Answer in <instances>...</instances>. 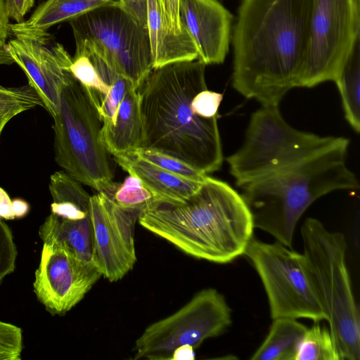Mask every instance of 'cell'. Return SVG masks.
<instances>
[{
	"instance_id": "cell-40",
	"label": "cell",
	"mask_w": 360,
	"mask_h": 360,
	"mask_svg": "<svg viewBox=\"0 0 360 360\" xmlns=\"http://www.w3.org/2000/svg\"><path fill=\"white\" fill-rule=\"evenodd\" d=\"M14 60L11 56L6 43L0 39V65H11Z\"/></svg>"
},
{
	"instance_id": "cell-8",
	"label": "cell",
	"mask_w": 360,
	"mask_h": 360,
	"mask_svg": "<svg viewBox=\"0 0 360 360\" xmlns=\"http://www.w3.org/2000/svg\"><path fill=\"white\" fill-rule=\"evenodd\" d=\"M75 52L93 53L138 91L153 70L147 25L127 13L117 0L69 21Z\"/></svg>"
},
{
	"instance_id": "cell-36",
	"label": "cell",
	"mask_w": 360,
	"mask_h": 360,
	"mask_svg": "<svg viewBox=\"0 0 360 360\" xmlns=\"http://www.w3.org/2000/svg\"><path fill=\"white\" fill-rule=\"evenodd\" d=\"M0 217L6 220H13L15 216L13 212L12 200L6 191L0 187Z\"/></svg>"
},
{
	"instance_id": "cell-42",
	"label": "cell",
	"mask_w": 360,
	"mask_h": 360,
	"mask_svg": "<svg viewBox=\"0 0 360 360\" xmlns=\"http://www.w3.org/2000/svg\"><path fill=\"white\" fill-rule=\"evenodd\" d=\"M354 1V3L355 4V5L360 8V0H353Z\"/></svg>"
},
{
	"instance_id": "cell-30",
	"label": "cell",
	"mask_w": 360,
	"mask_h": 360,
	"mask_svg": "<svg viewBox=\"0 0 360 360\" xmlns=\"http://www.w3.org/2000/svg\"><path fill=\"white\" fill-rule=\"evenodd\" d=\"M23 348L22 328L0 320V360H20Z\"/></svg>"
},
{
	"instance_id": "cell-2",
	"label": "cell",
	"mask_w": 360,
	"mask_h": 360,
	"mask_svg": "<svg viewBox=\"0 0 360 360\" xmlns=\"http://www.w3.org/2000/svg\"><path fill=\"white\" fill-rule=\"evenodd\" d=\"M205 66L197 59L154 68L138 91L140 148L175 158L207 174L220 169L224 157L217 116L199 117L191 107L193 97L207 89Z\"/></svg>"
},
{
	"instance_id": "cell-15",
	"label": "cell",
	"mask_w": 360,
	"mask_h": 360,
	"mask_svg": "<svg viewBox=\"0 0 360 360\" xmlns=\"http://www.w3.org/2000/svg\"><path fill=\"white\" fill-rule=\"evenodd\" d=\"M179 20L193 39L198 60L222 63L231 39L232 14L218 0H179Z\"/></svg>"
},
{
	"instance_id": "cell-38",
	"label": "cell",
	"mask_w": 360,
	"mask_h": 360,
	"mask_svg": "<svg viewBox=\"0 0 360 360\" xmlns=\"http://www.w3.org/2000/svg\"><path fill=\"white\" fill-rule=\"evenodd\" d=\"M195 349L188 345L178 347L172 353L171 360H193Z\"/></svg>"
},
{
	"instance_id": "cell-11",
	"label": "cell",
	"mask_w": 360,
	"mask_h": 360,
	"mask_svg": "<svg viewBox=\"0 0 360 360\" xmlns=\"http://www.w3.org/2000/svg\"><path fill=\"white\" fill-rule=\"evenodd\" d=\"M360 37V8L353 0H313L305 61L296 87L333 81Z\"/></svg>"
},
{
	"instance_id": "cell-4",
	"label": "cell",
	"mask_w": 360,
	"mask_h": 360,
	"mask_svg": "<svg viewBox=\"0 0 360 360\" xmlns=\"http://www.w3.org/2000/svg\"><path fill=\"white\" fill-rule=\"evenodd\" d=\"M349 140L337 136L328 146L276 173L243 186L241 196L255 229L292 248L297 223L316 200L339 190L359 187L347 165Z\"/></svg>"
},
{
	"instance_id": "cell-41",
	"label": "cell",
	"mask_w": 360,
	"mask_h": 360,
	"mask_svg": "<svg viewBox=\"0 0 360 360\" xmlns=\"http://www.w3.org/2000/svg\"><path fill=\"white\" fill-rule=\"evenodd\" d=\"M13 115H6L0 117V136L2 131L7 124V123L13 117Z\"/></svg>"
},
{
	"instance_id": "cell-37",
	"label": "cell",
	"mask_w": 360,
	"mask_h": 360,
	"mask_svg": "<svg viewBox=\"0 0 360 360\" xmlns=\"http://www.w3.org/2000/svg\"><path fill=\"white\" fill-rule=\"evenodd\" d=\"M9 20L5 1L0 0V39L6 44L8 35L11 34Z\"/></svg>"
},
{
	"instance_id": "cell-35",
	"label": "cell",
	"mask_w": 360,
	"mask_h": 360,
	"mask_svg": "<svg viewBox=\"0 0 360 360\" xmlns=\"http://www.w3.org/2000/svg\"><path fill=\"white\" fill-rule=\"evenodd\" d=\"M163 4L170 30L174 34H181L184 28L179 20V0H163Z\"/></svg>"
},
{
	"instance_id": "cell-1",
	"label": "cell",
	"mask_w": 360,
	"mask_h": 360,
	"mask_svg": "<svg viewBox=\"0 0 360 360\" xmlns=\"http://www.w3.org/2000/svg\"><path fill=\"white\" fill-rule=\"evenodd\" d=\"M313 0H243L231 35L232 85L261 105L296 87L306 59Z\"/></svg>"
},
{
	"instance_id": "cell-21",
	"label": "cell",
	"mask_w": 360,
	"mask_h": 360,
	"mask_svg": "<svg viewBox=\"0 0 360 360\" xmlns=\"http://www.w3.org/2000/svg\"><path fill=\"white\" fill-rule=\"evenodd\" d=\"M49 188L53 200L51 213L71 221L91 218V195L65 172L52 174Z\"/></svg>"
},
{
	"instance_id": "cell-34",
	"label": "cell",
	"mask_w": 360,
	"mask_h": 360,
	"mask_svg": "<svg viewBox=\"0 0 360 360\" xmlns=\"http://www.w3.org/2000/svg\"><path fill=\"white\" fill-rule=\"evenodd\" d=\"M127 13L140 22L147 25V0H117Z\"/></svg>"
},
{
	"instance_id": "cell-32",
	"label": "cell",
	"mask_w": 360,
	"mask_h": 360,
	"mask_svg": "<svg viewBox=\"0 0 360 360\" xmlns=\"http://www.w3.org/2000/svg\"><path fill=\"white\" fill-rule=\"evenodd\" d=\"M223 94L207 89L198 92L192 99L191 107L193 112L203 118L217 116V112Z\"/></svg>"
},
{
	"instance_id": "cell-16",
	"label": "cell",
	"mask_w": 360,
	"mask_h": 360,
	"mask_svg": "<svg viewBox=\"0 0 360 360\" xmlns=\"http://www.w3.org/2000/svg\"><path fill=\"white\" fill-rule=\"evenodd\" d=\"M148 30L153 68L198 58L197 47L186 30L174 34L169 28L163 0H147Z\"/></svg>"
},
{
	"instance_id": "cell-28",
	"label": "cell",
	"mask_w": 360,
	"mask_h": 360,
	"mask_svg": "<svg viewBox=\"0 0 360 360\" xmlns=\"http://www.w3.org/2000/svg\"><path fill=\"white\" fill-rule=\"evenodd\" d=\"M69 71L78 82L98 96H105L110 90V86L102 80L89 57L85 53H75Z\"/></svg>"
},
{
	"instance_id": "cell-3",
	"label": "cell",
	"mask_w": 360,
	"mask_h": 360,
	"mask_svg": "<svg viewBox=\"0 0 360 360\" xmlns=\"http://www.w3.org/2000/svg\"><path fill=\"white\" fill-rule=\"evenodd\" d=\"M138 222L184 253L217 264L244 255L255 229L241 195L209 176L183 202L156 200Z\"/></svg>"
},
{
	"instance_id": "cell-23",
	"label": "cell",
	"mask_w": 360,
	"mask_h": 360,
	"mask_svg": "<svg viewBox=\"0 0 360 360\" xmlns=\"http://www.w3.org/2000/svg\"><path fill=\"white\" fill-rule=\"evenodd\" d=\"M334 82L339 90L345 117L350 127L360 131V37Z\"/></svg>"
},
{
	"instance_id": "cell-39",
	"label": "cell",
	"mask_w": 360,
	"mask_h": 360,
	"mask_svg": "<svg viewBox=\"0 0 360 360\" xmlns=\"http://www.w3.org/2000/svg\"><path fill=\"white\" fill-rule=\"evenodd\" d=\"M12 206L15 218L20 219L25 217L30 210L28 202L20 198H15L12 200Z\"/></svg>"
},
{
	"instance_id": "cell-29",
	"label": "cell",
	"mask_w": 360,
	"mask_h": 360,
	"mask_svg": "<svg viewBox=\"0 0 360 360\" xmlns=\"http://www.w3.org/2000/svg\"><path fill=\"white\" fill-rule=\"evenodd\" d=\"M132 83L127 78L119 75L110 85L107 94L103 96L96 95L103 126H113L115 123L119 105Z\"/></svg>"
},
{
	"instance_id": "cell-10",
	"label": "cell",
	"mask_w": 360,
	"mask_h": 360,
	"mask_svg": "<svg viewBox=\"0 0 360 360\" xmlns=\"http://www.w3.org/2000/svg\"><path fill=\"white\" fill-rule=\"evenodd\" d=\"M231 309L214 288L197 292L172 314L146 327L134 347V359L171 360L184 345L198 348L207 339L220 335L231 325Z\"/></svg>"
},
{
	"instance_id": "cell-26",
	"label": "cell",
	"mask_w": 360,
	"mask_h": 360,
	"mask_svg": "<svg viewBox=\"0 0 360 360\" xmlns=\"http://www.w3.org/2000/svg\"><path fill=\"white\" fill-rule=\"evenodd\" d=\"M37 106L44 108L41 99L29 84L19 87L0 85V117H15Z\"/></svg>"
},
{
	"instance_id": "cell-5",
	"label": "cell",
	"mask_w": 360,
	"mask_h": 360,
	"mask_svg": "<svg viewBox=\"0 0 360 360\" xmlns=\"http://www.w3.org/2000/svg\"><path fill=\"white\" fill-rule=\"evenodd\" d=\"M309 279L343 360L360 359V316L346 262L347 241L313 217L301 226Z\"/></svg>"
},
{
	"instance_id": "cell-31",
	"label": "cell",
	"mask_w": 360,
	"mask_h": 360,
	"mask_svg": "<svg viewBox=\"0 0 360 360\" xmlns=\"http://www.w3.org/2000/svg\"><path fill=\"white\" fill-rule=\"evenodd\" d=\"M18 249L13 233L0 217V284L15 269Z\"/></svg>"
},
{
	"instance_id": "cell-27",
	"label": "cell",
	"mask_w": 360,
	"mask_h": 360,
	"mask_svg": "<svg viewBox=\"0 0 360 360\" xmlns=\"http://www.w3.org/2000/svg\"><path fill=\"white\" fill-rule=\"evenodd\" d=\"M132 153L167 172L189 180L203 182L208 176L181 160L155 150L139 148Z\"/></svg>"
},
{
	"instance_id": "cell-12",
	"label": "cell",
	"mask_w": 360,
	"mask_h": 360,
	"mask_svg": "<svg viewBox=\"0 0 360 360\" xmlns=\"http://www.w3.org/2000/svg\"><path fill=\"white\" fill-rule=\"evenodd\" d=\"M42 242L33 290L51 315L64 316L82 301L102 274L93 262L79 259L62 245Z\"/></svg>"
},
{
	"instance_id": "cell-24",
	"label": "cell",
	"mask_w": 360,
	"mask_h": 360,
	"mask_svg": "<svg viewBox=\"0 0 360 360\" xmlns=\"http://www.w3.org/2000/svg\"><path fill=\"white\" fill-rule=\"evenodd\" d=\"M295 360H343L330 329L320 321L307 328L300 344Z\"/></svg>"
},
{
	"instance_id": "cell-33",
	"label": "cell",
	"mask_w": 360,
	"mask_h": 360,
	"mask_svg": "<svg viewBox=\"0 0 360 360\" xmlns=\"http://www.w3.org/2000/svg\"><path fill=\"white\" fill-rule=\"evenodd\" d=\"M9 19L16 23L24 21L25 15L31 10L35 0H4Z\"/></svg>"
},
{
	"instance_id": "cell-22",
	"label": "cell",
	"mask_w": 360,
	"mask_h": 360,
	"mask_svg": "<svg viewBox=\"0 0 360 360\" xmlns=\"http://www.w3.org/2000/svg\"><path fill=\"white\" fill-rule=\"evenodd\" d=\"M272 320L268 335L250 359L295 360L307 327L295 319L278 318Z\"/></svg>"
},
{
	"instance_id": "cell-6",
	"label": "cell",
	"mask_w": 360,
	"mask_h": 360,
	"mask_svg": "<svg viewBox=\"0 0 360 360\" xmlns=\"http://www.w3.org/2000/svg\"><path fill=\"white\" fill-rule=\"evenodd\" d=\"M56 163L79 183L100 192L112 181L114 170L100 139L103 120L94 93L70 72L53 117Z\"/></svg>"
},
{
	"instance_id": "cell-19",
	"label": "cell",
	"mask_w": 360,
	"mask_h": 360,
	"mask_svg": "<svg viewBox=\"0 0 360 360\" xmlns=\"http://www.w3.org/2000/svg\"><path fill=\"white\" fill-rule=\"evenodd\" d=\"M115 0H46L27 20L10 24L13 36L47 32L54 25L70 21L95 8Z\"/></svg>"
},
{
	"instance_id": "cell-18",
	"label": "cell",
	"mask_w": 360,
	"mask_h": 360,
	"mask_svg": "<svg viewBox=\"0 0 360 360\" xmlns=\"http://www.w3.org/2000/svg\"><path fill=\"white\" fill-rule=\"evenodd\" d=\"M143 136L139 91L131 87L120 103L113 126H102L100 139L111 155L132 153Z\"/></svg>"
},
{
	"instance_id": "cell-13",
	"label": "cell",
	"mask_w": 360,
	"mask_h": 360,
	"mask_svg": "<svg viewBox=\"0 0 360 360\" xmlns=\"http://www.w3.org/2000/svg\"><path fill=\"white\" fill-rule=\"evenodd\" d=\"M92 262L110 282L123 278L136 262L134 227L140 212L122 208L103 192L91 196Z\"/></svg>"
},
{
	"instance_id": "cell-14",
	"label": "cell",
	"mask_w": 360,
	"mask_h": 360,
	"mask_svg": "<svg viewBox=\"0 0 360 360\" xmlns=\"http://www.w3.org/2000/svg\"><path fill=\"white\" fill-rule=\"evenodd\" d=\"M14 37L6 42L8 51L53 117L58 111L60 90L72 58L48 32Z\"/></svg>"
},
{
	"instance_id": "cell-9",
	"label": "cell",
	"mask_w": 360,
	"mask_h": 360,
	"mask_svg": "<svg viewBox=\"0 0 360 360\" xmlns=\"http://www.w3.org/2000/svg\"><path fill=\"white\" fill-rule=\"evenodd\" d=\"M244 255L262 281L272 319L326 321L302 254L276 240L269 243L253 236Z\"/></svg>"
},
{
	"instance_id": "cell-17",
	"label": "cell",
	"mask_w": 360,
	"mask_h": 360,
	"mask_svg": "<svg viewBox=\"0 0 360 360\" xmlns=\"http://www.w3.org/2000/svg\"><path fill=\"white\" fill-rule=\"evenodd\" d=\"M112 156L115 161L129 175L139 179L158 200L173 203L183 202L202 183L167 172L134 153Z\"/></svg>"
},
{
	"instance_id": "cell-7",
	"label": "cell",
	"mask_w": 360,
	"mask_h": 360,
	"mask_svg": "<svg viewBox=\"0 0 360 360\" xmlns=\"http://www.w3.org/2000/svg\"><path fill=\"white\" fill-rule=\"evenodd\" d=\"M336 137L296 129L285 122L278 105H261L251 115L243 145L226 162L242 187L302 161Z\"/></svg>"
},
{
	"instance_id": "cell-25",
	"label": "cell",
	"mask_w": 360,
	"mask_h": 360,
	"mask_svg": "<svg viewBox=\"0 0 360 360\" xmlns=\"http://www.w3.org/2000/svg\"><path fill=\"white\" fill-rule=\"evenodd\" d=\"M101 192L118 206L140 212L158 200L139 179L129 174L122 184L112 182Z\"/></svg>"
},
{
	"instance_id": "cell-20",
	"label": "cell",
	"mask_w": 360,
	"mask_h": 360,
	"mask_svg": "<svg viewBox=\"0 0 360 360\" xmlns=\"http://www.w3.org/2000/svg\"><path fill=\"white\" fill-rule=\"evenodd\" d=\"M42 241L53 240L86 262H92L93 226L91 217L71 221L51 213L39 228Z\"/></svg>"
}]
</instances>
